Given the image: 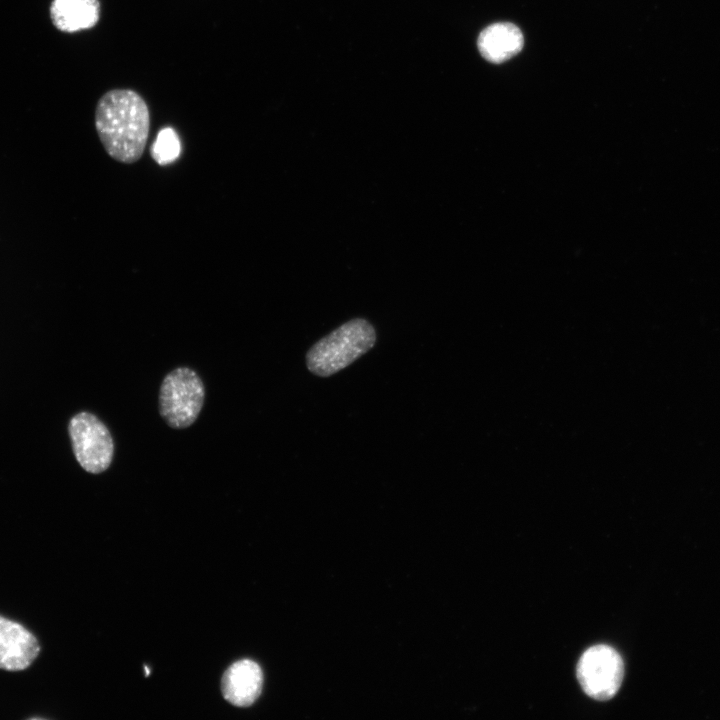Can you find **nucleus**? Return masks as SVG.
Returning a JSON list of instances; mask_svg holds the SVG:
<instances>
[{
  "label": "nucleus",
  "instance_id": "nucleus-1",
  "mask_svg": "<svg viewBox=\"0 0 720 720\" xmlns=\"http://www.w3.org/2000/svg\"><path fill=\"white\" fill-rule=\"evenodd\" d=\"M95 127L107 154L132 164L143 155L150 130V113L144 99L130 89H113L98 100Z\"/></svg>",
  "mask_w": 720,
  "mask_h": 720
},
{
  "label": "nucleus",
  "instance_id": "nucleus-2",
  "mask_svg": "<svg viewBox=\"0 0 720 720\" xmlns=\"http://www.w3.org/2000/svg\"><path fill=\"white\" fill-rule=\"evenodd\" d=\"M376 339L375 328L368 320L351 319L310 347L307 368L316 376L329 377L371 350Z\"/></svg>",
  "mask_w": 720,
  "mask_h": 720
},
{
  "label": "nucleus",
  "instance_id": "nucleus-3",
  "mask_svg": "<svg viewBox=\"0 0 720 720\" xmlns=\"http://www.w3.org/2000/svg\"><path fill=\"white\" fill-rule=\"evenodd\" d=\"M205 388L198 374L188 367H178L162 381L159 393L160 414L172 428L192 425L199 416Z\"/></svg>",
  "mask_w": 720,
  "mask_h": 720
},
{
  "label": "nucleus",
  "instance_id": "nucleus-4",
  "mask_svg": "<svg viewBox=\"0 0 720 720\" xmlns=\"http://www.w3.org/2000/svg\"><path fill=\"white\" fill-rule=\"evenodd\" d=\"M68 431L75 458L84 470L99 474L109 468L114 443L102 421L92 413L80 412L71 418Z\"/></svg>",
  "mask_w": 720,
  "mask_h": 720
},
{
  "label": "nucleus",
  "instance_id": "nucleus-5",
  "mask_svg": "<svg viewBox=\"0 0 720 720\" xmlns=\"http://www.w3.org/2000/svg\"><path fill=\"white\" fill-rule=\"evenodd\" d=\"M623 676L621 656L607 645L590 647L577 665V678L583 691L599 701L608 700L618 692Z\"/></svg>",
  "mask_w": 720,
  "mask_h": 720
},
{
  "label": "nucleus",
  "instance_id": "nucleus-6",
  "mask_svg": "<svg viewBox=\"0 0 720 720\" xmlns=\"http://www.w3.org/2000/svg\"><path fill=\"white\" fill-rule=\"evenodd\" d=\"M37 638L23 625L0 615V669L21 671L40 653Z\"/></svg>",
  "mask_w": 720,
  "mask_h": 720
},
{
  "label": "nucleus",
  "instance_id": "nucleus-7",
  "mask_svg": "<svg viewBox=\"0 0 720 720\" xmlns=\"http://www.w3.org/2000/svg\"><path fill=\"white\" fill-rule=\"evenodd\" d=\"M263 673L260 666L249 659L233 663L224 673L221 689L231 704L246 707L253 704L261 694Z\"/></svg>",
  "mask_w": 720,
  "mask_h": 720
},
{
  "label": "nucleus",
  "instance_id": "nucleus-8",
  "mask_svg": "<svg viewBox=\"0 0 720 720\" xmlns=\"http://www.w3.org/2000/svg\"><path fill=\"white\" fill-rule=\"evenodd\" d=\"M477 45L487 61L502 63L521 51L524 37L521 30L512 23H495L480 33Z\"/></svg>",
  "mask_w": 720,
  "mask_h": 720
},
{
  "label": "nucleus",
  "instance_id": "nucleus-9",
  "mask_svg": "<svg viewBox=\"0 0 720 720\" xmlns=\"http://www.w3.org/2000/svg\"><path fill=\"white\" fill-rule=\"evenodd\" d=\"M100 16L99 0H53L50 18L62 32L72 33L94 27Z\"/></svg>",
  "mask_w": 720,
  "mask_h": 720
},
{
  "label": "nucleus",
  "instance_id": "nucleus-10",
  "mask_svg": "<svg viewBox=\"0 0 720 720\" xmlns=\"http://www.w3.org/2000/svg\"><path fill=\"white\" fill-rule=\"evenodd\" d=\"M181 151V144L176 131L171 127H165L157 134L156 140L151 146L152 158L162 166L174 162Z\"/></svg>",
  "mask_w": 720,
  "mask_h": 720
},
{
  "label": "nucleus",
  "instance_id": "nucleus-11",
  "mask_svg": "<svg viewBox=\"0 0 720 720\" xmlns=\"http://www.w3.org/2000/svg\"><path fill=\"white\" fill-rule=\"evenodd\" d=\"M144 669H145V675L148 676L150 673L149 668L147 666H144Z\"/></svg>",
  "mask_w": 720,
  "mask_h": 720
}]
</instances>
